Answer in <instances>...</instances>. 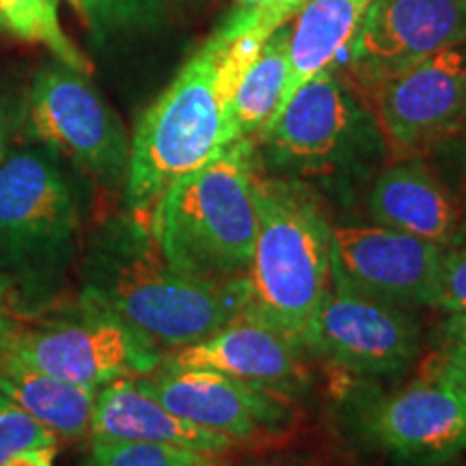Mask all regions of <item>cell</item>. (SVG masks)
<instances>
[{
    "label": "cell",
    "mask_w": 466,
    "mask_h": 466,
    "mask_svg": "<svg viewBox=\"0 0 466 466\" xmlns=\"http://www.w3.org/2000/svg\"><path fill=\"white\" fill-rule=\"evenodd\" d=\"M83 299L96 302L160 350L206 339L247 305V283L212 285L175 272L149 227L130 214L93 236L85 259Z\"/></svg>",
    "instance_id": "obj_1"
},
{
    "label": "cell",
    "mask_w": 466,
    "mask_h": 466,
    "mask_svg": "<svg viewBox=\"0 0 466 466\" xmlns=\"http://www.w3.org/2000/svg\"><path fill=\"white\" fill-rule=\"evenodd\" d=\"M258 171L255 141L240 138L167 190L151 233L175 272L212 285L247 279L258 240Z\"/></svg>",
    "instance_id": "obj_2"
},
{
    "label": "cell",
    "mask_w": 466,
    "mask_h": 466,
    "mask_svg": "<svg viewBox=\"0 0 466 466\" xmlns=\"http://www.w3.org/2000/svg\"><path fill=\"white\" fill-rule=\"evenodd\" d=\"M258 240L242 318L270 326L305 350V337L330 283L326 209L311 184L261 175L253 182Z\"/></svg>",
    "instance_id": "obj_3"
},
{
    "label": "cell",
    "mask_w": 466,
    "mask_h": 466,
    "mask_svg": "<svg viewBox=\"0 0 466 466\" xmlns=\"http://www.w3.org/2000/svg\"><path fill=\"white\" fill-rule=\"evenodd\" d=\"M229 96L206 44L138 121L126 175L127 214L151 229L167 190L225 149Z\"/></svg>",
    "instance_id": "obj_4"
},
{
    "label": "cell",
    "mask_w": 466,
    "mask_h": 466,
    "mask_svg": "<svg viewBox=\"0 0 466 466\" xmlns=\"http://www.w3.org/2000/svg\"><path fill=\"white\" fill-rule=\"evenodd\" d=\"M253 141L268 171L307 184L357 177L387 154L374 110L330 67L307 80Z\"/></svg>",
    "instance_id": "obj_5"
},
{
    "label": "cell",
    "mask_w": 466,
    "mask_h": 466,
    "mask_svg": "<svg viewBox=\"0 0 466 466\" xmlns=\"http://www.w3.org/2000/svg\"><path fill=\"white\" fill-rule=\"evenodd\" d=\"M7 354L61 380L93 389L149 374L162 360L154 343L86 299L66 318L22 330Z\"/></svg>",
    "instance_id": "obj_6"
},
{
    "label": "cell",
    "mask_w": 466,
    "mask_h": 466,
    "mask_svg": "<svg viewBox=\"0 0 466 466\" xmlns=\"http://www.w3.org/2000/svg\"><path fill=\"white\" fill-rule=\"evenodd\" d=\"M25 121L37 141L102 182L115 186L127 175L130 143L124 126L78 69L61 61L39 69Z\"/></svg>",
    "instance_id": "obj_7"
},
{
    "label": "cell",
    "mask_w": 466,
    "mask_h": 466,
    "mask_svg": "<svg viewBox=\"0 0 466 466\" xmlns=\"http://www.w3.org/2000/svg\"><path fill=\"white\" fill-rule=\"evenodd\" d=\"M365 445L398 466H442L466 453V387L423 376L401 391L367 398L354 415Z\"/></svg>",
    "instance_id": "obj_8"
},
{
    "label": "cell",
    "mask_w": 466,
    "mask_h": 466,
    "mask_svg": "<svg viewBox=\"0 0 466 466\" xmlns=\"http://www.w3.org/2000/svg\"><path fill=\"white\" fill-rule=\"evenodd\" d=\"M305 350L357 376L404 374L421 354V324L404 307L370 299L330 279L309 324Z\"/></svg>",
    "instance_id": "obj_9"
},
{
    "label": "cell",
    "mask_w": 466,
    "mask_h": 466,
    "mask_svg": "<svg viewBox=\"0 0 466 466\" xmlns=\"http://www.w3.org/2000/svg\"><path fill=\"white\" fill-rule=\"evenodd\" d=\"M367 93L387 149L417 158L466 126V42L421 58Z\"/></svg>",
    "instance_id": "obj_10"
},
{
    "label": "cell",
    "mask_w": 466,
    "mask_h": 466,
    "mask_svg": "<svg viewBox=\"0 0 466 466\" xmlns=\"http://www.w3.org/2000/svg\"><path fill=\"white\" fill-rule=\"evenodd\" d=\"M134 380L173 415L223 434L233 442L277 436L296 419L288 395L214 370L160 363L154 371Z\"/></svg>",
    "instance_id": "obj_11"
},
{
    "label": "cell",
    "mask_w": 466,
    "mask_h": 466,
    "mask_svg": "<svg viewBox=\"0 0 466 466\" xmlns=\"http://www.w3.org/2000/svg\"><path fill=\"white\" fill-rule=\"evenodd\" d=\"M76 229L72 188L52 151H7L0 158V255L17 264L48 258Z\"/></svg>",
    "instance_id": "obj_12"
},
{
    "label": "cell",
    "mask_w": 466,
    "mask_h": 466,
    "mask_svg": "<svg viewBox=\"0 0 466 466\" xmlns=\"http://www.w3.org/2000/svg\"><path fill=\"white\" fill-rule=\"evenodd\" d=\"M442 248L382 225H337L330 279L395 307H432Z\"/></svg>",
    "instance_id": "obj_13"
},
{
    "label": "cell",
    "mask_w": 466,
    "mask_h": 466,
    "mask_svg": "<svg viewBox=\"0 0 466 466\" xmlns=\"http://www.w3.org/2000/svg\"><path fill=\"white\" fill-rule=\"evenodd\" d=\"M466 42V0H371L352 39V78L378 83L442 48Z\"/></svg>",
    "instance_id": "obj_14"
},
{
    "label": "cell",
    "mask_w": 466,
    "mask_h": 466,
    "mask_svg": "<svg viewBox=\"0 0 466 466\" xmlns=\"http://www.w3.org/2000/svg\"><path fill=\"white\" fill-rule=\"evenodd\" d=\"M300 352L296 343L270 326L250 318H236L206 339L168 352L160 363L214 370L294 400L309 384Z\"/></svg>",
    "instance_id": "obj_15"
},
{
    "label": "cell",
    "mask_w": 466,
    "mask_h": 466,
    "mask_svg": "<svg viewBox=\"0 0 466 466\" xmlns=\"http://www.w3.org/2000/svg\"><path fill=\"white\" fill-rule=\"evenodd\" d=\"M370 214L378 225L441 248L450 247L466 223L453 192L419 158L380 171L370 190Z\"/></svg>",
    "instance_id": "obj_16"
},
{
    "label": "cell",
    "mask_w": 466,
    "mask_h": 466,
    "mask_svg": "<svg viewBox=\"0 0 466 466\" xmlns=\"http://www.w3.org/2000/svg\"><path fill=\"white\" fill-rule=\"evenodd\" d=\"M91 441L165 442L208 456H220L236 445L223 434L173 415L158 400L145 393L134 378H119L97 389Z\"/></svg>",
    "instance_id": "obj_17"
},
{
    "label": "cell",
    "mask_w": 466,
    "mask_h": 466,
    "mask_svg": "<svg viewBox=\"0 0 466 466\" xmlns=\"http://www.w3.org/2000/svg\"><path fill=\"white\" fill-rule=\"evenodd\" d=\"M371 0H305L289 26L288 85L283 104L307 80L330 67L337 55L352 42ZM277 110V113H279Z\"/></svg>",
    "instance_id": "obj_18"
},
{
    "label": "cell",
    "mask_w": 466,
    "mask_h": 466,
    "mask_svg": "<svg viewBox=\"0 0 466 466\" xmlns=\"http://www.w3.org/2000/svg\"><path fill=\"white\" fill-rule=\"evenodd\" d=\"M0 391L14 400L56 439L78 441L91 434L97 389L61 380L9 354L0 357Z\"/></svg>",
    "instance_id": "obj_19"
},
{
    "label": "cell",
    "mask_w": 466,
    "mask_h": 466,
    "mask_svg": "<svg viewBox=\"0 0 466 466\" xmlns=\"http://www.w3.org/2000/svg\"><path fill=\"white\" fill-rule=\"evenodd\" d=\"M288 44L289 25L285 22L266 39L255 63L244 74L227 110L229 143L255 138L277 115L288 85Z\"/></svg>",
    "instance_id": "obj_20"
},
{
    "label": "cell",
    "mask_w": 466,
    "mask_h": 466,
    "mask_svg": "<svg viewBox=\"0 0 466 466\" xmlns=\"http://www.w3.org/2000/svg\"><path fill=\"white\" fill-rule=\"evenodd\" d=\"M0 26L26 42L44 44L61 63L91 74V61L63 31L58 0H0Z\"/></svg>",
    "instance_id": "obj_21"
},
{
    "label": "cell",
    "mask_w": 466,
    "mask_h": 466,
    "mask_svg": "<svg viewBox=\"0 0 466 466\" xmlns=\"http://www.w3.org/2000/svg\"><path fill=\"white\" fill-rule=\"evenodd\" d=\"M214 456L143 441H91L86 466H214Z\"/></svg>",
    "instance_id": "obj_22"
},
{
    "label": "cell",
    "mask_w": 466,
    "mask_h": 466,
    "mask_svg": "<svg viewBox=\"0 0 466 466\" xmlns=\"http://www.w3.org/2000/svg\"><path fill=\"white\" fill-rule=\"evenodd\" d=\"M423 376L445 378L466 387V311L447 313L434 330V348Z\"/></svg>",
    "instance_id": "obj_23"
},
{
    "label": "cell",
    "mask_w": 466,
    "mask_h": 466,
    "mask_svg": "<svg viewBox=\"0 0 466 466\" xmlns=\"http://www.w3.org/2000/svg\"><path fill=\"white\" fill-rule=\"evenodd\" d=\"M55 447L56 436L0 391V466L17 453Z\"/></svg>",
    "instance_id": "obj_24"
},
{
    "label": "cell",
    "mask_w": 466,
    "mask_h": 466,
    "mask_svg": "<svg viewBox=\"0 0 466 466\" xmlns=\"http://www.w3.org/2000/svg\"><path fill=\"white\" fill-rule=\"evenodd\" d=\"M432 309L442 313L466 311V223L456 240L441 253Z\"/></svg>",
    "instance_id": "obj_25"
},
{
    "label": "cell",
    "mask_w": 466,
    "mask_h": 466,
    "mask_svg": "<svg viewBox=\"0 0 466 466\" xmlns=\"http://www.w3.org/2000/svg\"><path fill=\"white\" fill-rule=\"evenodd\" d=\"M156 0H83V15L96 31L126 26L149 15Z\"/></svg>",
    "instance_id": "obj_26"
},
{
    "label": "cell",
    "mask_w": 466,
    "mask_h": 466,
    "mask_svg": "<svg viewBox=\"0 0 466 466\" xmlns=\"http://www.w3.org/2000/svg\"><path fill=\"white\" fill-rule=\"evenodd\" d=\"M25 119V108L20 102H14L9 96L0 93V158L9 151V143L20 121Z\"/></svg>",
    "instance_id": "obj_27"
},
{
    "label": "cell",
    "mask_w": 466,
    "mask_h": 466,
    "mask_svg": "<svg viewBox=\"0 0 466 466\" xmlns=\"http://www.w3.org/2000/svg\"><path fill=\"white\" fill-rule=\"evenodd\" d=\"M302 3L305 0H266L258 9L261 14V20H264V26L272 33L281 25H285L302 7Z\"/></svg>",
    "instance_id": "obj_28"
},
{
    "label": "cell",
    "mask_w": 466,
    "mask_h": 466,
    "mask_svg": "<svg viewBox=\"0 0 466 466\" xmlns=\"http://www.w3.org/2000/svg\"><path fill=\"white\" fill-rule=\"evenodd\" d=\"M20 333H22L20 322H17V318L9 311L7 300H5V294H3V288H0V357H3V354H7L9 350L14 348V343L17 341Z\"/></svg>",
    "instance_id": "obj_29"
},
{
    "label": "cell",
    "mask_w": 466,
    "mask_h": 466,
    "mask_svg": "<svg viewBox=\"0 0 466 466\" xmlns=\"http://www.w3.org/2000/svg\"><path fill=\"white\" fill-rule=\"evenodd\" d=\"M52 462H55V447H42V450L17 453L3 466H55Z\"/></svg>",
    "instance_id": "obj_30"
},
{
    "label": "cell",
    "mask_w": 466,
    "mask_h": 466,
    "mask_svg": "<svg viewBox=\"0 0 466 466\" xmlns=\"http://www.w3.org/2000/svg\"><path fill=\"white\" fill-rule=\"evenodd\" d=\"M266 0H238V7L240 9H250V7H259V5H264Z\"/></svg>",
    "instance_id": "obj_31"
},
{
    "label": "cell",
    "mask_w": 466,
    "mask_h": 466,
    "mask_svg": "<svg viewBox=\"0 0 466 466\" xmlns=\"http://www.w3.org/2000/svg\"><path fill=\"white\" fill-rule=\"evenodd\" d=\"M69 3H72V5H74V7H76V9H78V11H80V14H83V0H69Z\"/></svg>",
    "instance_id": "obj_32"
},
{
    "label": "cell",
    "mask_w": 466,
    "mask_h": 466,
    "mask_svg": "<svg viewBox=\"0 0 466 466\" xmlns=\"http://www.w3.org/2000/svg\"><path fill=\"white\" fill-rule=\"evenodd\" d=\"M272 466H289V464H272Z\"/></svg>",
    "instance_id": "obj_33"
},
{
    "label": "cell",
    "mask_w": 466,
    "mask_h": 466,
    "mask_svg": "<svg viewBox=\"0 0 466 466\" xmlns=\"http://www.w3.org/2000/svg\"><path fill=\"white\" fill-rule=\"evenodd\" d=\"M464 127H466V126H464Z\"/></svg>",
    "instance_id": "obj_34"
}]
</instances>
